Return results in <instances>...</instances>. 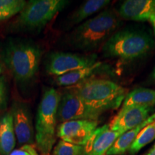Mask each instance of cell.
Here are the masks:
<instances>
[{
	"mask_svg": "<svg viewBox=\"0 0 155 155\" xmlns=\"http://www.w3.org/2000/svg\"><path fill=\"white\" fill-rule=\"evenodd\" d=\"M42 55L41 48L31 40H11L2 52L6 66L17 82L30 83L38 73Z\"/></svg>",
	"mask_w": 155,
	"mask_h": 155,
	"instance_id": "cell-2",
	"label": "cell"
},
{
	"mask_svg": "<svg viewBox=\"0 0 155 155\" xmlns=\"http://www.w3.org/2000/svg\"><path fill=\"white\" fill-rule=\"evenodd\" d=\"M150 22L151 23V25H152L153 30H154V35H155V14H154L152 17H151V18L150 19Z\"/></svg>",
	"mask_w": 155,
	"mask_h": 155,
	"instance_id": "cell-24",
	"label": "cell"
},
{
	"mask_svg": "<svg viewBox=\"0 0 155 155\" xmlns=\"http://www.w3.org/2000/svg\"><path fill=\"white\" fill-rule=\"evenodd\" d=\"M13 117L11 111L0 118V155H9L16 145Z\"/></svg>",
	"mask_w": 155,
	"mask_h": 155,
	"instance_id": "cell-14",
	"label": "cell"
},
{
	"mask_svg": "<svg viewBox=\"0 0 155 155\" xmlns=\"http://www.w3.org/2000/svg\"><path fill=\"white\" fill-rule=\"evenodd\" d=\"M61 94L54 88H48L39 104L35 121L36 148L40 155H52L57 138V113Z\"/></svg>",
	"mask_w": 155,
	"mask_h": 155,
	"instance_id": "cell-3",
	"label": "cell"
},
{
	"mask_svg": "<svg viewBox=\"0 0 155 155\" xmlns=\"http://www.w3.org/2000/svg\"><path fill=\"white\" fill-rule=\"evenodd\" d=\"M9 155H40L33 144H25L14 150Z\"/></svg>",
	"mask_w": 155,
	"mask_h": 155,
	"instance_id": "cell-23",
	"label": "cell"
},
{
	"mask_svg": "<svg viewBox=\"0 0 155 155\" xmlns=\"http://www.w3.org/2000/svg\"><path fill=\"white\" fill-rule=\"evenodd\" d=\"M155 105V91L150 88H139L127 94L122 107L153 108Z\"/></svg>",
	"mask_w": 155,
	"mask_h": 155,
	"instance_id": "cell-18",
	"label": "cell"
},
{
	"mask_svg": "<svg viewBox=\"0 0 155 155\" xmlns=\"http://www.w3.org/2000/svg\"><path fill=\"white\" fill-rule=\"evenodd\" d=\"M102 66L101 62L97 61L91 66L75 70L56 77L55 83L58 86L63 87L75 86L89 78H94V75L101 70Z\"/></svg>",
	"mask_w": 155,
	"mask_h": 155,
	"instance_id": "cell-15",
	"label": "cell"
},
{
	"mask_svg": "<svg viewBox=\"0 0 155 155\" xmlns=\"http://www.w3.org/2000/svg\"><path fill=\"white\" fill-rule=\"evenodd\" d=\"M153 78L155 79V69L154 70V72H153Z\"/></svg>",
	"mask_w": 155,
	"mask_h": 155,
	"instance_id": "cell-27",
	"label": "cell"
},
{
	"mask_svg": "<svg viewBox=\"0 0 155 155\" xmlns=\"http://www.w3.org/2000/svg\"><path fill=\"white\" fill-rule=\"evenodd\" d=\"M7 102V84L5 76H0V112L6 107Z\"/></svg>",
	"mask_w": 155,
	"mask_h": 155,
	"instance_id": "cell-22",
	"label": "cell"
},
{
	"mask_svg": "<svg viewBox=\"0 0 155 155\" xmlns=\"http://www.w3.org/2000/svg\"><path fill=\"white\" fill-rule=\"evenodd\" d=\"M155 139V120L147 124L139 133L135 141L129 149L131 155H136L143 147Z\"/></svg>",
	"mask_w": 155,
	"mask_h": 155,
	"instance_id": "cell-19",
	"label": "cell"
},
{
	"mask_svg": "<svg viewBox=\"0 0 155 155\" xmlns=\"http://www.w3.org/2000/svg\"><path fill=\"white\" fill-rule=\"evenodd\" d=\"M144 155H155V144L153 145L152 148H151Z\"/></svg>",
	"mask_w": 155,
	"mask_h": 155,
	"instance_id": "cell-25",
	"label": "cell"
},
{
	"mask_svg": "<svg viewBox=\"0 0 155 155\" xmlns=\"http://www.w3.org/2000/svg\"><path fill=\"white\" fill-rule=\"evenodd\" d=\"M101 114L87 105L71 87L61 94L57 113L61 123L74 120L98 121Z\"/></svg>",
	"mask_w": 155,
	"mask_h": 155,
	"instance_id": "cell-7",
	"label": "cell"
},
{
	"mask_svg": "<svg viewBox=\"0 0 155 155\" xmlns=\"http://www.w3.org/2000/svg\"><path fill=\"white\" fill-rule=\"evenodd\" d=\"M2 72V67L1 65H0V74H1Z\"/></svg>",
	"mask_w": 155,
	"mask_h": 155,
	"instance_id": "cell-26",
	"label": "cell"
},
{
	"mask_svg": "<svg viewBox=\"0 0 155 155\" xmlns=\"http://www.w3.org/2000/svg\"><path fill=\"white\" fill-rule=\"evenodd\" d=\"M121 25L117 11L106 9L75 27L68 35L67 42L75 50L90 53L101 48Z\"/></svg>",
	"mask_w": 155,
	"mask_h": 155,
	"instance_id": "cell-1",
	"label": "cell"
},
{
	"mask_svg": "<svg viewBox=\"0 0 155 155\" xmlns=\"http://www.w3.org/2000/svg\"><path fill=\"white\" fill-rule=\"evenodd\" d=\"M83 146L60 140L54 147L52 155H83Z\"/></svg>",
	"mask_w": 155,
	"mask_h": 155,
	"instance_id": "cell-21",
	"label": "cell"
},
{
	"mask_svg": "<svg viewBox=\"0 0 155 155\" xmlns=\"http://www.w3.org/2000/svg\"><path fill=\"white\" fill-rule=\"evenodd\" d=\"M122 134L111 131L108 124L97 128L83 146V155H106L116 139Z\"/></svg>",
	"mask_w": 155,
	"mask_h": 155,
	"instance_id": "cell-12",
	"label": "cell"
},
{
	"mask_svg": "<svg viewBox=\"0 0 155 155\" xmlns=\"http://www.w3.org/2000/svg\"><path fill=\"white\" fill-rule=\"evenodd\" d=\"M26 2L24 0H0V22L19 14Z\"/></svg>",
	"mask_w": 155,
	"mask_h": 155,
	"instance_id": "cell-20",
	"label": "cell"
},
{
	"mask_svg": "<svg viewBox=\"0 0 155 155\" xmlns=\"http://www.w3.org/2000/svg\"><path fill=\"white\" fill-rule=\"evenodd\" d=\"M153 108L131 107L121 108L120 111L114 116L109 123L108 127L111 131L125 133L137 127L150 117Z\"/></svg>",
	"mask_w": 155,
	"mask_h": 155,
	"instance_id": "cell-11",
	"label": "cell"
},
{
	"mask_svg": "<svg viewBox=\"0 0 155 155\" xmlns=\"http://www.w3.org/2000/svg\"><path fill=\"white\" fill-rule=\"evenodd\" d=\"M17 142L20 145L33 144L35 131L29 106L22 102H15L10 110Z\"/></svg>",
	"mask_w": 155,
	"mask_h": 155,
	"instance_id": "cell-10",
	"label": "cell"
},
{
	"mask_svg": "<svg viewBox=\"0 0 155 155\" xmlns=\"http://www.w3.org/2000/svg\"><path fill=\"white\" fill-rule=\"evenodd\" d=\"M154 46L153 39L146 32L133 29L118 30L101 48L106 58L131 60L147 54Z\"/></svg>",
	"mask_w": 155,
	"mask_h": 155,
	"instance_id": "cell-6",
	"label": "cell"
},
{
	"mask_svg": "<svg viewBox=\"0 0 155 155\" xmlns=\"http://www.w3.org/2000/svg\"><path fill=\"white\" fill-rule=\"evenodd\" d=\"M97 55L53 52L47 58L46 72L50 75L60 76L75 70L91 66L96 63Z\"/></svg>",
	"mask_w": 155,
	"mask_h": 155,
	"instance_id": "cell-8",
	"label": "cell"
},
{
	"mask_svg": "<svg viewBox=\"0 0 155 155\" xmlns=\"http://www.w3.org/2000/svg\"><path fill=\"white\" fill-rule=\"evenodd\" d=\"M111 2L108 0H88L73 12L67 20V28H71L85 22V19L105 8Z\"/></svg>",
	"mask_w": 155,
	"mask_h": 155,
	"instance_id": "cell-16",
	"label": "cell"
},
{
	"mask_svg": "<svg viewBox=\"0 0 155 155\" xmlns=\"http://www.w3.org/2000/svg\"><path fill=\"white\" fill-rule=\"evenodd\" d=\"M90 107L103 114L116 109L127 96V90L113 81L91 78L71 87Z\"/></svg>",
	"mask_w": 155,
	"mask_h": 155,
	"instance_id": "cell-4",
	"label": "cell"
},
{
	"mask_svg": "<svg viewBox=\"0 0 155 155\" xmlns=\"http://www.w3.org/2000/svg\"><path fill=\"white\" fill-rule=\"evenodd\" d=\"M98 124V121L91 120H74L64 122L58 127L57 136L61 140L84 146L97 129Z\"/></svg>",
	"mask_w": 155,
	"mask_h": 155,
	"instance_id": "cell-9",
	"label": "cell"
},
{
	"mask_svg": "<svg viewBox=\"0 0 155 155\" xmlns=\"http://www.w3.org/2000/svg\"><path fill=\"white\" fill-rule=\"evenodd\" d=\"M154 120L155 113L151 115L146 121L137 126V127L122 134L121 136H119L116 139L115 142L114 143L111 148L108 150L106 155H122L125 154L127 151L129 150L134 141H135L136 138L138 136L139 133L141 131V129L146 127L147 124L154 121Z\"/></svg>",
	"mask_w": 155,
	"mask_h": 155,
	"instance_id": "cell-17",
	"label": "cell"
},
{
	"mask_svg": "<svg viewBox=\"0 0 155 155\" xmlns=\"http://www.w3.org/2000/svg\"><path fill=\"white\" fill-rule=\"evenodd\" d=\"M117 12L128 20L144 22L155 14V0H127L122 2Z\"/></svg>",
	"mask_w": 155,
	"mask_h": 155,
	"instance_id": "cell-13",
	"label": "cell"
},
{
	"mask_svg": "<svg viewBox=\"0 0 155 155\" xmlns=\"http://www.w3.org/2000/svg\"><path fill=\"white\" fill-rule=\"evenodd\" d=\"M69 3L65 0H30L9 25L11 32H40Z\"/></svg>",
	"mask_w": 155,
	"mask_h": 155,
	"instance_id": "cell-5",
	"label": "cell"
}]
</instances>
